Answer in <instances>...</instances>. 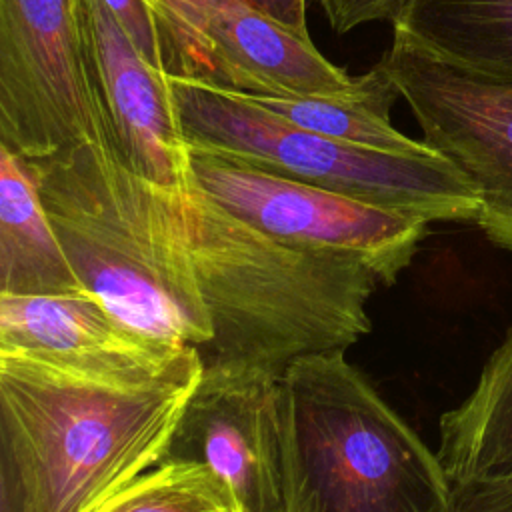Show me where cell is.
<instances>
[{
    "label": "cell",
    "mask_w": 512,
    "mask_h": 512,
    "mask_svg": "<svg viewBox=\"0 0 512 512\" xmlns=\"http://www.w3.org/2000/svg\"><path fill=\"white\" fill-rule=\"evenodd\" d=\"M166 460L206 464L232 486L246 512H280V374L204 362Z\"/></svg>",
    "instance_id": "10"
},
{
    "label": "cell",
    "mask_w": 512,
    "mask_h": 512,
    "mask_svg": "<svg viewBox=\"0 0 512 512\" xmlns=\"http://www.w3.org/2000/svg\"><path fill=\"white\" fill-rule=\"evenodd\" d=\"M262 14L274 18L282 26L308 36V0H244Z\"/></svg>",
    "instance_id": "21"
},
{
    "label": "cell",
    "mask_w": 512,
    "mask_h": 512,
    "mask_svg": "<svg viewBox=\"0 0 512 512\" xmlns=\"http://www.w3.org/2000/svg\"><path fill=\"white\" fill-rule=\"evenodd\" d=\"M166 74L228 90L302 98L354 90L360 76L244 0H154Z\"/></svg>",
    "instance_id": "8"
},
{
    "label": "cell",
    "mask_w": 512,
    "mask_h": 512,
    "mask_svg": "<svg viewBox=\"0 0 512 512\" xmlns=\"http://www.w3.org/2000/svg\"><path fill=\"white\" fill-rule=\"evenodd\" d=\"M28 168L74 272L116 320L168 344L210 340L188 254L184 184L150 182L102 144Z\"/></svg>",
    "instance_id": "3"
},
{
    "label": "cell",
    "mask_w": 512,
    "mask_h": 512,
    "mask_svg": "<svg viewBox=\"0 0 512 512\" xmlns=\"http://www.w3.org/2000/svg\"><path fill=\"white\" fill-rule=\"evenodd\" d=\"M0 292L90 294L46 214L28 164L0 144Z\"/></svg>",
    "instance_id": "13"
},
{
    "label": "cell",
    "mask_w": 512,
    "mask_h": 512,
    "mask_svg": "<svg viewBox=\"0 0 512 512\" xmlns=\"http://www.w3.org/2000/svg\"><path fill=\"white\" fill-rule=\"evenodd\" d=\"M94 512H246L232 486L200 462L166 460Z\"/></svg>",
    "instance_id": "17"
},
{
    "label": "cell",
    "mask_w": 512,
    "mask_h": 512,
    "mask_svg": "<svg viewBox=\"0 0 512 512\" xmlns=\"http://www.w3.org/2000/svg\"><path fill=\"white\" fill-rule=\"evenodd\" d=\"M74 6L114 154L150 182L184 184L190 152L168 74L142 56L104 0H74Z\"/></svg>",
    "instance_id": "11"
},
{
    "label": "cell",
    "mask_w": 512,
    "mask_h": 512,
    "mask_svg": "<svg viewBox=\"0 0 512 512\" xmlns=\"http://www.w3.org/2000/svg\"><path fill=\"white\" fill-rule=\"evenodd\" d=\"M402 0H318L330 28L346 34L370 22H394Z\"/></svg>",
    "instance_id": "19"
},
{
    "label": "cell",
    "mask_w": 512,
    "mask_h": 512,
    "mask_svg": "<svg viewBox=\"0 0 512 512\" xmlns=\"http://www.w3.org/2000/svg\"><path fill=\"white\" fill-rule=\"evenodd\" d=\"M436 454L452 486L512 478V328L472 392L440 416Z\"/></svg>",
    "instance_id": "15"
},
{
    "label": "cell",
    "mask_w": 512,
    "mask_h": 512,
    "mask_svg": "<svg viewBox=\"0 0 512 512\" xmlns=\"http://www.w3.org/2000/svg\"><path fill=\"white\" fill-rule=\"evenodd\" d=\"M194 186L262 234L320 252L364 258L392 284L428 232L426 220L328 188L280 176L248 162L188 146Z\"/></svg>",
    "instance_id": "7"
},
{
    "label": "cell",
    "mask_w": 512,
    "mask_h": 512,
    "mask_svg": "<svg viewBox=\"0 0 512 512\" xmlns=\"http://www.w3.org/2000/svg\"><path fill=\"white\" fill-rule=\"evenodd\" d=\"M0 144L26 164L110 146L74 0H0Z\"/></svg>",
    "instance_id": "6"
},
{
    "label": "cell",
    "mask_w": 512,
    "mask_h": 512,
    "mask_svg": "<svg viewBox=\"0 0 512 512\" xmlns=\"http://www.w3.org/2000/svg\"><path fill=\"white\" fill-rule=\"evenodd\" d=\"M280 492V512H456L438 454L344 350L280 376Z\"/></svg>",
    "instance_id": "4"
},
{
    "label": "cell",
    "mask_w": 512,
    "mask_h": 512,
    "mask_svg": "<svg viewBox=\"0 0 512 512\" xmlns=\"http://www.w3.org/2000/svg\"><path fill=\"white\" fill-rule=\"evenodd\" d=\"M380 64L418 120L424 142L476 188V224L512 252V84L482 78L394 38Z\"/></svg>",
    "instance_id": "9"
},
{
    "label": "cell",
    "mask_w": 512,
    "mask_h": 512,
    "mask_svg": "<svg viewBox=\"0 0 512 512\" xmlns=\"http://www.w3.org/2000/svg\"><path fill=\"white\" fill-rule=\"evenodd\" d=\"M188 146L328 188L426 222H476L480 196L434 148L372 150L300 128L248 94L168 74Z\"/></svg>",
    "instance_id": "5"
},
{
    "label": "cell",
    "mask_w": 512,
    "mask_h": 512,
    "mask_svg": "<svg viewBox=\"0 0 512 512\" xmlns=\"http://www.w3.org/2000/svg\"><path fill=\"white\" fill-rule=\"evenodd\" d=\"M134 46L156 68L166 72L164 40L154 0H104Z\"/></svg>",
    "instance_id": "18"
},
{
    "label": "cell",
    "mask_w": 512,
    "mask_h": 512,
    "mask_svg": "<svg viewBox=\"0 0 512 512\" xmlns=\"http://www.w3.org/2000/svg\"><path fill=\"white\" fill-rule=\"evenodd\" d=\"M0 352L110 378H158L198 346L168 344L130 330L92 294H2Z\"/></svg>",
    "instance_id": "12"
},
{
    "label": "cell",
    "mask_w": 512,
    "mask_h": 512,
    "mask_svg": "<svg viewBox=\"0 0 512 512\" xmlns=\"http://www.w3.org/2000/svg\"><path fill=\"white\" fill-rule=\"evenodd\" d=\"M392 28L442 62L512 84V0H402Z\"/></svg>",
    "instance_id": "14"
},
{
    "label": "cell",
    "mask_w": 512,
    "mask_h": 512,
    "mask_svg": "<svg viewBox=\"0 0 512 512\" xmlns=\"http://www.w3.org/2000/svg\"><path fill=\"white\" fill-rule=\"evenodd\" d=\"M456 512H512V478L454 484Z\"/></svg>",
    "instance_id": "20"
},
{
    "label": "cell",
    "mask_w": 512,
    "mask_h": 512,
    "mask_svg": "<svg viewBox=\"0 0 512 512\" xmlns=\"http://www.w3.org/2000/svg\"><path fill=\"white\" fill-rule=\"evenodd\" d=\"M248 96L272 114L334 140L396 154L430 150L424 140H412L392 126L390 108L400 94L380 62L362 74L358 86L348 92L302 98Z\"/></svg>",
    "instance_id": "16"
},
{
    "label": "cell",
    "mask_w": 512,
    "mask_h": 512,
    "mask_svg": "<svg viewBox=\"0 0 512 512\" xmlns=\"http://www.w3.org/2000/svg\"><path fill=\"white\" fill-rule=\"evenodd\" d=\"M188 254L212 336L204 362L282 372L344 350L370 332L378 276L354 254L320 252L262 234L228 214L192 178L182 186Z\"/></svg>",
    "instance_id": "2"
},
{
    "label": "cell",
    "mask_w": 512,
    "mask_h": 512,
    "mask_svg": "<svg viewBox=\"0 0 512 512\" xmlns=\"http://www.w3.org/2000/svg\"><path fill=\"white\" fill-rule=\"evenodd\" d=\"M110 378L0 352V512H94L164 462L202 374Z\"/></svg>",
    "instance_id": "1"
}]
</instances>
